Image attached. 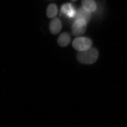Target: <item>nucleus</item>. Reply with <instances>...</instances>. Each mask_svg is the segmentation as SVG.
Returning a JSON list of instances; mask_svg holds the SVG:
<instances>
[{
    "instance_id": "obj_1",
    "label": "nucleus",
    "mask_w": 127,
    "mask_h": 127,
    "mask_svg": "<svg viewBox=\"0 0 127 127\" xmlns=\"http://www.w3.org/2000/svg\"><path fill=\"white\" fill-rule=\"evenodd\" d=\"M98 57V51L92 47L85 51H79L77 56L78 60L80 63L84 64H91L95 63Z\"/></svg>"
},
{
    "instance_id": "obj_6",
    "label": "nucleus",
    "mask_w": 127,
    "mask_h": 127,
    "mask_svg": "<svg viewBox=\"0 0 127 127\" xmlns=\"http://www.w3.org/2000/svg\"><path fill=\"white\" fill-rule=\"evenodd\" d=\"M61 12L69 18L74 17L76 11L71 3H67L64 4L61 7Z\"/></svg>"
},
{
    "instance_id": "obj_10",
    "label": "nucleus",
    "mask_w": 127,
    "mask_h": 127,
    "mask_svg": "<svg viewBox=\"0 0 127 127\" xmlns=\"http://www.w3.org/2000/svg\"><path fill=\"white\" fill-rule=\"evenodd\" d=\"M72 1H76L77 0H71Z\"/></svg>"
},
{
    "instance_id": "obj_9",
    "label": "nucleus",
    "mask_w": 127,
    "mask_h": 127,
    "mask_svg": "<svg viewBox=\"0 0 127 127\" xmlns=\"http://www.w3.org/2000/svg\"><path fill=\"white\" fill-rule=\"evenodd\" d=\"M58 8L55 4L49 5L47 8L46 14L49 18H52L57 16L58 14Z\"/></svg>"
},
{
    "instance_id": "obj_5",
    "label": "nucleus",
    "mask_w": 127,
    "mask_h": 127,
    "mask_svg": "<svg viewBox=\"0 0 127 127\" xmlns=\"http://www.w3.org/2000/svg\"><path fill=\"white\" fill-rule=\"evenodd\" d=\"M74 17L75 20L82 19L86 21L87 23H88L91 19V12L87 11L83 7H82L76 11Z\"/></svg>"
},
{
    "instance_id": "obj_4",
    "label": "nucleus",
    "mask_w": 127,
    "mask_h": 127,
    "mask_svg": "<svg viewBox=\"0 0 127 127\" xmlns=\"http://www.w3.org/2000/svg\"><path fill=\"white\" fill-rule=\"evenodd\" d=\"M50 30L52 34H56L59 32L62 28V24L59 18H55L50 24Z\"/></svg>"
},
{
    "instance_id": "obj_2",
    "label": "nucleus",
    "mask_w": 127,
    "mask_h": 127,
    "mask_svg": "<svg viewBox=\"0 0 127 127\" xmlns=\"http://www.w3.org/2000/svg\"><path fill=\"white\" fill-rule=\"evenodd\" d=\"M72 45L76 50L83 51L91 48L92 45V42L89 38L81 37L74 39L73 41Z\"/></svg>"
},
{
    "instance_id": "obj_3",
    "label": "nucleus",
    "mask_w": 127,
    "mask_h": 127,
    "mask_svg": "<svg viewBox=\"0 0 127 127\" xmlns=\"http://www.w3.org/2000/svg\"><path fill=\"white\" fill-rule=\"evenodd\" d=\"M86 21L82 19L75 20L73 24L72 31L74 36H79L86 32L87 29Z\"/></svg>"
},
{
    "instance_id": "obj_7",
    "label": "nucleus",
    "mask_w": 127,
    "mask_h": 127,
    "mask_svg": "<svg viewBox=\"0 0 127 127\" xmlns=\"http://www.w3.org/2000/svg\"><path fill=\"white\" fill-rule=\"evenodd\" d=\"M82 7L90 12H94L96 9V4L94 0H82Z\"/></svg>"
},
{
    "instance_id": "obj_8",
    "label": "nucleus",
    "mask_w": 127,
    "mask_h": 127,
    "mask_svg": "<svg viewBox=\"0 0 127 127\" xmlns=\"http://www.w3.org/2000/svg\"><path fill=\"white\" fill-rule=\"evenodd\" d=\"M71 41L70 35L67 32L62 33L59 37L58 42L61 47H65L68 45Z\"/></svg>"
}]
</instances>
